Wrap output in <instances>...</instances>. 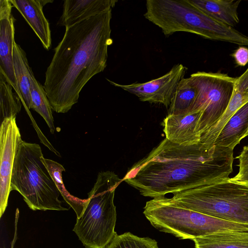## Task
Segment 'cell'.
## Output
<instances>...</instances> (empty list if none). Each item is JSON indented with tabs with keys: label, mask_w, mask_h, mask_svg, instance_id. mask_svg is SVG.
<instances>
[{
	"label": "cell",
	"mask_w": 248,
	"mask_h": 248,
	"mask_svg": "<svg viewBox=\"0 0 248 248\" xmlns=\"http://www.w3.org/2000/svg\"><path fill=\"white\" fill-rule=\"evenodd\" d=\"M233 149L200 142L191 145L166 138L127 171L123 180L145 197H165L229 178Z\"/></svg>",
	"instance_id": "6da1fadb"
},
{
	"label": "cell",
	"mask_w": 248,
	"mask_h": 248,
	"mask_svg": "<svg viewBox=\"0 0 248 248\" xmlns=\"http://www.w3.org/2000/svg\"><path fill=\"white\" fill-rule=\"evenodd\" d=\"M112 9L65 27L45 73L43 87L52 109L67 112L83 87L106 67Z\"/></svg>",
	"instance_id": "7a4b0ae2"
},
{
	"label": "cell",
	"mask_w": 248,
	"mask_h": 248,
	"mask_svg": "<svg viewBox=\"0 0 248 248\" xmlns=\"http://www.w3.org/2000/svg\"><path fill=\"white\" fill-rule=\"evenodd\" d=\"M122 181L113 171L98 173L73 229L86 248H106L118 235L115 231L117 214L114 198Z\"/></svg>",
	"instance_id": "3957f363"
},
{
	"label": "cell",
	"mask_w": 248,
	"mask_h": 248,
	"mask_svg": "<svg viewBox=\"0 0 248 248\" xmlns=\"http://www.w3.org/2000/svg\"><path fill=\"white\" fill-rule=\"evenodd\" d=\"M173 195L167 198L176 206L248 224V183L233 181L229 177Z\"/></svg>",
	"instance_id": "277c9868"
},
{
	"label": "cell",
	"mask_w": 248,
	"mask_h": 248,
	"mask_svg": "<svg viewBox=\"0 0 248 248\" xmlns=\"http://www.w3.org/2000/svg\"><path fill=\"white\" fill-rule=\"evenodd\" d=\"M40 145L22 141L15 160L11 189L18 191L32 210H68L59 199L61 193L41 160Z\"/></svg>",
	"instance_id": "5b68a950"
},
{
	"label": "cell",
	"mask_w": 248,
	"mask_h": 248,
	"mask_svg": "<svg viewBox=\"0 0 248 248\" xmlns=\"http://www.w3.org/2000/svg\"><path fill=\"white\" fill-rule=\"evenodd\" d=\"M143 214L158 230L181 239L224 232H248V224L230 221L176 206L165 197L146 202Z\"/></svg>",
	"instance_id": "8992f818"
},
{
	"label": "cell",
	"mask_w": 248,
	"mask_h": 248,
	"mask_svg": "<svg viewBox=\"0 0 248 248\" xmlns=\"http://www.w3.org/2000/svg\"><path fill=\"white\" fill-rule=\"evenodd\" d=\"M189 78L197 91L190 112L201 111L198 129L202 136L224 114L236 78L221 73L205 72H197Z\"/></svg>",
	"instance_id": "52a82bcc"
},
{
	"label": "cell",
	"mask_w": 248,
	"mask_h": 248,
	"mask_svg": "<svg viewBox=\"0 0 248 248\" xmlns=\"http://www.w3.org/2000/svg\"><path fill=\"white\" fill-rule=\"evenodd\" d=\"M186 71V68L179 63L165 75L144 83L124 85L108 81L114 86L135 95L141 101L161 104L167 108Z\"/></svg>",
	"instance_id": "ba28073f"
},
{
	"label": "cell",
	"mask_w": 248,
	"mask_h": 248,
	"mask_svg": "<svg viewBox=\"0 0 248 248\" xmlns=\"http://www.w3.org/2000/svg\"><path fill=\"white\" fill-rule=\"evenodd\" d=\"M16 118L4 119L0 127V217L8 204L15 160L23 141Z\"/></svg>",
	"instance_id": "9c48e42d"
},
{
	"label": "cell",
	"mask_w": 248,
	"mask_h": 248,
	"mask_svg": "<svg viewBox=\"0 0 248 248\" xmlns=\"http://www.w3.org/2000/svg\"><path fill=\"white\" fill-rule=\"evenodd\" d=\"M13 7L10 0H0V73L21 100L13 62L16 19L12 14Z\"/></svg>",
	"instance_id": "30bf717a"
},
{
	"label": "cell",
	"mask_w": 248,
	"mask_h": 248,
	"mask_svg": "<svg viewBox=\"0 0 248 248\" xmlns=\"http://www.w3.org/2000/svg\"><path fill=\"white\" fill-rule=\"evenodd\" d=\"M201 115V111L168 115L162 124L165 138L180 145H191L199 143L201 136L198 126Z\"/></svg>",
	"instance_id": "8fae6325"
},
{
	"label": "cell",
	"mask_w": 248,
	"mask_h": 248,
	"mask_svg": "<svg viewBox=\"0 0 248 248\" xmlns=\"http://www.w3.org/2000/svg\"><path fill=\"white\" fill-rule=\"evenodd\" d=\"M13 7L21 14L41 41L44 47L48 50L51 46L49 24L43 13V7L53 0H10Z\"/></svg>",
	"instance_id": "7c38bea8"
},
{
	"label": "cell",
	"mask_w": 248,
	"mask_h": 248,
	"mask_svg": "<svg viewBox=\"0 0 248 248\" xmlns=\"http://www.w3.org/2000/svg\"><path fill=\"white\" fill-rule=\"evenodd\" d=\"M248 102V68L236 77L233 92L227 109L220 119L201 137L200 142L214 145L215 141L223 127L241 107Z\"/></svg>",
	"instance_id": "4fadbf2b"
},
{
	"label": "cell",
	"mask_w": 248,
	"mask_h": 248,
	"mask_svg": "<svg viewBox=\"0 0 248 248\" xmlns=\"http://www.w3.org/2000/svg\"><path fill=\"white\" fill-rule=\"evenodd\" d=\"M116 0H64L59 24L72 26L112 9Z\"/></svg>",
	"instance_id": "5bb4252c"
},
{
	"label": "cell",
	"mask_w": 248,
	"mask_h": 248,
	"mask_svg": "<svg viewBox=\"0 0 248 248\" xmlns=\"http://www.w3.org/2000/svg\"><path fill=\"white\" fill-rule=\"evenodd\" d=\"M211 17L233 27L239 22L237 9L241 0H187Z\"/></svg>",
	"instance_id": "9a60e30c"
},
{
	"label": "cell",
	"mask_w": 248,
	"mask_h": 248,
	"mask_svg": "<svg viewBox=\"0 0 248 248\" xmlns=\"http://www.w3.org/2000/svg\"><path fill=\"white\" fill-rule=\"evenodd\" d=\"M248 130V102L230 118L216 139L214 145L233 149L247 137Z\"/></svg>",
	"instance_id": "2e32d148"
},
{
	"label": "cell",
	"mask_w": 248,
	"mask_h": 248,
	"mask_svg": "<svg viewBox=\"0 0 248 248\" xmlns=\"http://www.w3.org/2000/svg\"><path fill=\"white\" fill-rule=\"evenodd\" d=\"M13 62L21 100L26 108L30 109L31 106L30 79L32 69L29 66L25 52L15 41L13 45Z\"/></svg>",
	"instance_id": "e0dca14e"
},
{
	"label": "cell",
	"mask_w": 248,
	"mask_h": 248,
	"mask_svg": "<svg viewBox=\"0 0 248 248\" xmlns=\"http://www.w3.org/2000/svg\"><path fill=\"white\" fill-rule=\"evenodd\" d=\"M193 241L195 248H248V232H220Z\"/></svg>",
	"instance_id": "ac0fdd59"
},
{
	"label": "cell",
	"mask_w": 248,
	"mask_h": 248,
	"mask_svg": "<svg viewBox=\"0 0 248 248\" xmlns=\"http://www.w3.org/2000/svg\"><path fill=\"white\" fill-rule=\"evenodd\" d=\"M197 94L196 87L190 78H183L179 82L171 99L168 115L190 112Z\"/></svg>",
	"instance_id": "d6986e66"
},
{
	"label": "cell",
	"mask_w": 248,
	"mask_h": 248,
	"mask_svg": "<svg viewBox=\"0 0 248 248\" xmlns=\"http://www.w3.org/2000/svg\"><path fill=\"white\" fill-rule=\"evenodd\" d=\"M31 108L40 114L46 123L51 134L55 131L52 108L45 89L35 78L32 71L31 73Z\"/></svg>",
	"instance_id": "ffe728a7"
},
{
	"label": "cell",
	"mask_w": 248,
	"mask_h": 248,
	"mask_svg": "<svg viewBox=\"0 0 248 248\" xmlns=\"http://www.w3.org/2000/svg\"><path fill=\"white\" fill-rule=\"evenodd\" d=\"M41 158L55 182L61 195L74 210L77 217H78L84 209L86 199H80L76 197L67 190L62 178V172L65 171V169L61 164L51 159L45 158L43 156Z\"/></svg>",
	"instance_id": "44dd1931"
},
{
	"label": "cell",
	"mask_w": 248,
	"mask_h": 248,
	"mask_svg": "<svg viewBox=\"0 0 248 248\" xmlns=\"http://www.w3.org/2000/svg\"><path fill=\"white\" fill-rule=\"evenodd\" d=\"M13 88L0 73V120L16 117L21 108L20 98L13 92Z\"/></svg>",
	"instance_id": "7402d4cb"
},
{
	"label": "cell",
	"mask_w": 248,
	"mask_h": 248,
	"mask_svg": "<svg viewBox=\"0 0 248 248\" xmlns=\"http://www.w3.org/2000/svg\"><path fill=\"white\" fill-rule=\"evenodd\" d=\"M106 248H158L157 242L148 237H140L127 232L117 235Z\"/></svg>",
	"instance_id": "603a6c76"
},
{
	"label": "cell",
	"mask_w": 248,
	"mask_h": 248,
	"mask_svg": "<svg viewBox=\"0 0 248 248\" xmlns=\"http://www.w3.org/2000/svg\"><path fill=\"white\" fill-rule=\"evenodd\" d=\"M239 161L237 174L231 179L233 181L248 183V145L243 147L240 154L236 157Z\"/></svg>",
	"instance_id": "cb8c5ba5"
},
{
	"label": "cell",
	"mask_w": 248,
	"mask_h": 248,
	"mask_svg": "<svg viewBox=\"0 0 248 248\" xmlns=\"http://www.w3.org/2000/svg\"><path fill=\"white\" fill-rule=\"evenodd\" d=\"M236 64L240 66H244L248 63V48L239 46L232 54Z\"/></svg>",
	"instance_id": "d4e9b609"
},
{
	"label": "cell",
	"mask_w": 248,
	"mask_h": 248,
	"mask_svg": "<svg viewBox=\"0 0 248 248\" xmlns=\"http://www.w3.org/2000/svg\"><path fill=\"white\" fill-rule=\"evenodd\" d=\"M248 136V131H247V136Z\"/></svg>",
	"instance_id": "484cf974"
}]
</instances>
